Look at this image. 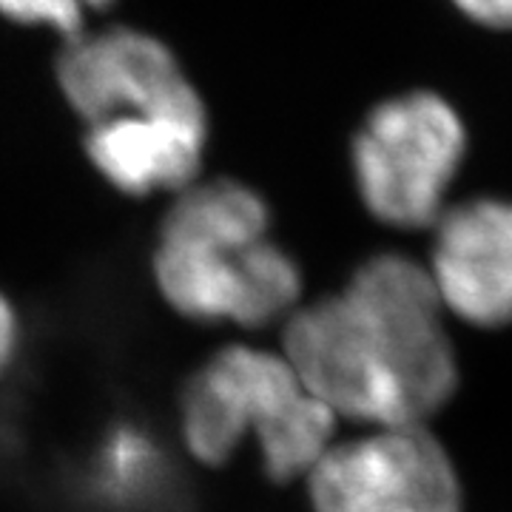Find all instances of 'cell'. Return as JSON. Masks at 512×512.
Instances as JSON below:
<instances>
[{
    "label": "cell",
    "mask_w": 512,
    "mask_h": 512,
    "mask_svg": "<svg viewBox=\"0 0 512 512\" xmlns=\"http://www.w3.org/2000/svg\"><path fill=\"white\" fill-rule=\"evenodd\" d=\"M311 512H467V484L433 424L362 427L305 476Z\"/></svg>",
    "instance_id": "5"
},
{
    "label": "cell",
    "mask_w": 512,
    "mask_h": 512,
    "mask_svg": "<svg viewBox=\"0 0 512 512\" xmlns=\"http://www.w3.org/2000/svg\"><path fill=\"white\" fill-rule=\"evenodd\" d=\"M208 143V117H123L86 126V157L128 197L180 194L197 183Z\"/></svg>",
    "instance_id": "8"
},
{
    "label": "cell",
    "mask_w": 512,
    "mask_h": 512,
    "mask_svg": "<svg viewBox=\"0 0 512 512\" xmlns=\"http://www.w3.org/2000/svg\"><path fill=\"white\" fill-rule=\"evenodd\" d=\"M467 20L493 32H512V0H450Z\"/></svg>",
    "instance_id": "11"
},
{
    "label": "cell",
    "mask_w": 512,
    "mask_h": 512,
    "mask_svg": "<svg viewBox=\"0 0 512 512\" xmlns=\"http://www.w3.org/2000/svg\"><path fill=\"white\" fill-rule=\"evenodd\" d=\"M339 424L308 390L282 350L228 345L202 362L180 393V436L205 467L228 464L254 439L265 476L305 481L339 439Z\"/></svg>",
    "instance_id": "3"
},
{
    "label": "cell",
    "mask_w": 512,
    "mask_h": 512,
    "mask_svg": "<svg viewBox=\"0 0 512 512\" xmlns=\"http://www.w3.org/2000/svg\"><path fill=\"white\" fill-rule=\"evenodd\" d=\"M467 151L470 134L447 97L430 89L387 97L350 143L356 197L390 231H430L450 205Z\"/></svg>",
    "instance_id": "4"
},
{
    "label": "cell",
    "mask_w": 512,
    "mask_h": 512,
    "mask_svg": "<svg viewBox=\"0 0 512 512\" xmlns=\"http://www.w3.org/2000/svg\"><path fill=\"white\" fill-rule=\"evenodd\" d=\"M154 285L191 322L268 328L305 302V274L271 239V208L239 180L194 183L163 217Z\"/></svg>",
    "instance_id": "2"
},
{
    "label": "cell",
    "mask_w": 512,
    "mask_h": 512,
    "mask_svg": "<svg viewBox=\"0 0 512 512\" xmlns=\"http://www.w3.org/2000/svg\"><path fill=\"white\" fill-rule=\"evenodd\" d=\"M424 268L453 322L481 333L512 328L510 197L450 202L430 228Z\"/></svg>",
    "instance_id": "7"
},
{
    "label": "cell",
    "mask_w": 512,
    "mask_h": 512,
    "mask_svg": "<svg viewBox=\"0 0 512 512\" xmlns=\"http://www.w3.org/2000/svg\"><path fill=\"white\" fill-rule=\"evenodd\" d=\"M282 353L313 396L356 427L433 424L464 384L453 319L424 259L382 251L339 291L305 299Z\"/></svg>",
    "instance_id": "1"
},
{
    "label": "cell",
    "mask_w": 512,
    "mask_h": 512,
    "mask_svg": "<svg viewBox=\"0 0 512 512\" xmlns=\"http://www.w3.org/2000/svg\"><path fill=\"white\" fill-rule=\"evenodd\" d=\"M157 476V450L151 441L131 430H114L97 453V481L111 501H123L146 493Z\"/></svg>",
    "instance_id": "9"
},
{
    "label": "cell",
    "mask_w": 512,
    "mask_h": 512,
    "mask_svg": "<svg viewBox=\"0 0 512 512\" xmlns=\"http://www.w3.org/2000/svg\"><path fill=\"white\" fill-rule=\"evenodd\" d=\"M57 83L86 126L123 117H208L174 52L126 26L66 37Z\"/></svg>",
    "instance_id": "6"
},
{
    "label": "cell",
    "mask_w": 512,
    "mask_h": 512,
    "mask_svg": "<svg viewBox=\"0 0 512 512\" xmlns=\"http://www.w3.org/2000/svg\"><path fill=\"white\" fill-rule=\"evenodd\" d=\"M114 0H0V15L23 26H46L57 35L74 37L86 29L94 12H106Z\"/></svg>",
    "instance_id": "10"
},
{
    "label": "cell",
    "mask_w": 512,
    "mask_h": 512,
    "mask_svg": "<svg viewBox=\"0 0 512 512\" xmlns=\"http://www.w3.org/2000/svg\"><path fill=\"white\" fill-rule=\"evenodd\" d=\"M20 316L6 293H0V379L15 367L20 353Z\"/></svg>",
    "instance_id": "12"
}]
</instances>
